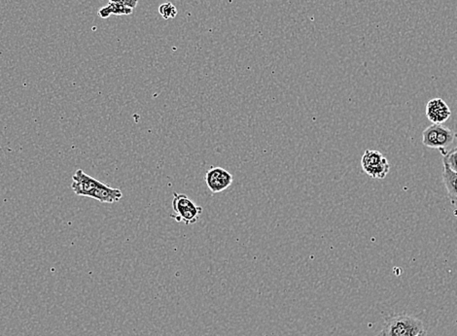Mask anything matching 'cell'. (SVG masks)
Returning <instances> with one entry per match:
<instances>
[{
	"label": "cell",
	"instance_id": "cell-6",
	"mask_svg": "<svg viewBox=\"0 0 457 336\" xmlns=\"http://www.w3.org/2000/svg\"><path fill=\"white\" fill-rule=\"evenodd\" d=\"M205 184L212 193L224 192L233 184V174L229 173L226 169L219 168H212L207 171L205 176Z\"/></svg>",
	"mask_w": 457,
	"mask_h": 336
},
{
	"label": "cell",
	"instance_id": "cell-7",
	"mask_svg": "<svg viewBox=\"0 0 457 336\" xmlns=\"http://www.w3.org/2000/svg\"><path fill=\"white\" fill-rule=\"evenodd\" d=\"M425 114L434 125H442L451 118V111L442 98H432L428 101Z\"/></svg>",
	"mask_w": 457,
	"mask_h": 336
},
{
	"label": "cell",
	"instance_id": "cell-10",
	"mask_svg": "<svg viewBox=\"0 0 457 336\" xmlns=\"http://www.w3.org/2000/svg\"><path fill=\"white\" fill-rule=\"evenodd\" d=\"M442 164H446L447 168L457 173V146L442 156Z\"/></svg>",
	"mask_w": 457,
	"mask_h": 336
},
{
	"label": "cell",
	"instance_id": "cell-12",
	"mask_svg": "<svg viewBox=\"0 0 457 336\" xmlns=\"http://www.w3.org/2000/svg\"><path fill=\"white\" fill-rule=\"evenodd\" d=\"M110 2L122 4V6L128 7V8L135 10L137 8V3H139V0H110Z\"/></svg>",
	"mask_w": 457,
	"mask_h": 336
},
{
	"label": "cell",
	"instance_id": "cell-1",
	"mask_svg": "<svg viewBox=\"0 0 457 336\" xmlns=\"http://www.w3.org/2000/svg\"><path fill=\"white\" fill-rule=\"evenodd\" d=\"M71 190L78 197L93 198L101 203L118 202L123 197L119 188H111L78 169L72 176Z\"/></svg>",
	"mask_w": 457,
	"mask_h": 336
},
{
	"label": "cell",
	"instance_id": "cell-8",
	"mask_svg": "<svg viewBox=\"0 0 457 336\" xmlns=\"http://www.w3.org/2000/svg\"><path fill=\"white\" fill-rule=\"evenodd\" d=\"M442 182L446 187L447 195L452 206L457 209V173L444 164L442 173Z\"/></svg>",
	"mask_w": 457,
	"mask_h": 336
},
{
	"label": "cell",
	"instance_id": "cell-9",
	"mask_svg": "<svg viewBox=\"0 0 457 336\" xmlns=\"http://www.w3.org/2000/svg\"><path fill=\"white\" fill-rule=\"evenodd\" d=\"M132 12H134L132 9L128 8V7L122 6V4L115 3V2H110L107 6L100 9V10L98 12V14L101 18L107 19L108 17H110L111 15H130V14H132Z\"/></svg>",
	"mask_w": 457,
	"mask_h": 336
},
{
	"label": "cell",
	"instance_id": "cell-3",
	"mask_svg": "<svg viewBox=\"0 0 457 336\" xmlns=\"http://www.w3.org/2000/svg\"><path fill=\"white\" fill-rule=\"evenodd\" d=\"M457 142V132H452L442 125H430L422 132V143L425 147L438 149L442 156L449 151Z\"/></svg>",
	"mask_w": 457,
	"mask_h": 336
},
{
	"label": "cell",
	"instance_id": "cell-11",
	"mask_svg": "<svg viewBox=\"0 0 457 336\" xmlns=\"http://www.w3.org/2000/svg\"><path fill=\"white\" fill-rule=\"evenodd\" d=\"M159 12L164 20H171V19H174L178 16V9H176V7L174 6L173 3H171V2H166V3L162 4V6L159 7Z\"/></svg>",
	"mask_w": 457,
	"mask_h": 336
},
{
	"label": "cell",
	"instance_id": "cell-2",
	"mask_svg": "<svg viewBox=\"0 0 457 336\" xmlns=\"http://www.w3.org/2000/svg\"><path fill=\"white\" fill-rule=\"evenodd\" d=\"M423 331L424 325L417 317L399 314L386 321L378 336H417Z\"/></svg>",
	"mask_w": 457,
	"mask_h": 336
},
{
	"label": "cell",
	"instance_id": "cell-13",
	"mask_svg": "<svg viewBox=\"0 0 457 336\" xmlns=\"http://www.w3.org/2000/svg\"><path fill=\"white\" fill-rule=\"evenodd\" d=\"M417 336H427L426 331H423V333H420V335Z\"/></svg>",
	"mask_w": 457,
	"mask_h": 336
},
{
	"label": "cell",
	"instance_id": "cell-4",
	"mask_svg": "<svg viewBox=\"0 0 457 336\" xmlns=\"http://www.w3.org/2000/svg\"><path fill=\"white\" fill-rule=\"evenodd\" d=\"M173 209L174 213L171 218L185 224L198 222L202 213V207L196 205L184 193H173Z\"/></svg>",
	"mask_w": 457,
	"mask_h": 336
},
{
	"label": "cell",
	"instance_id": "cell-5",
	"mask_svg": "<svg viewBox=\"0 0 457 336\" xmlns=\"http://www.w3.org/2000/svg\"><path fill=\"white\" fill-rule=\"evenodd\" d=\"M363 171L373 179H384L390 171L388 159L381 152L367 150L361 159Z\"/></svg>",
	"mask_w": 457,
	"mask_h": 336
}]
</instances>
